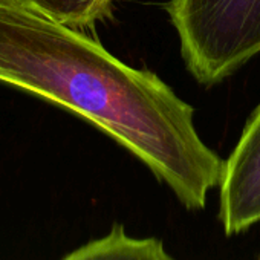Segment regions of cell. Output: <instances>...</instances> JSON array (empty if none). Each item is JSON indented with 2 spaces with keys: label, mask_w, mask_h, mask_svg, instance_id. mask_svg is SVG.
Here are the masks:
<instances>
[{
  "label": "cell",
  "mask_w": 260,
  "mask_h": 260,
  "mask_svg": "<svg viewBox=\"0 0 260 260\" xmlns=\"http://www.w3.org/2000/svg\"><path fill=\"white\" fill-rule=\"evenodd\" d=\"M0 81L98 127L187 210H202L219 187L223 159L202 141L193 106L80 29L0 2Z\"/></svg>",
  "instance_id": "obj_1"
},
{
  "label": "cell",
  "mask_w": 260,
  "mask_h": 260,
  "mask_svg": "<svg viewBox=\"0 0 260 260\" xmlns=\"http://www.w3.org/2000/svg\"><path fill=\"white\" fill-rule=\"evenodd\" d=\"M164 10L188 72L207 87L260 54V0H170Z\"/></svg>",
  "instance_id": "obj_2"
},
{
  "label": "cell",
  "mask_w": 260,
  "mask_h": 260,
  "mask_svg": "<svg viewBox=\"0 0 260 260\" xmlns=\"http://www.w3.org/2000/svg\"><path fill=\"white\" fill-rule=\"evenodd\" d=\"M217 188V217L226 236L245 233L260 223V104L223 161Z\"/></svg>",
  "instance_id": "obj_3"
},
{
  "label": "cell",
  "mask_w": 260,
  "mask_h": 260,
  "mask_svg": "<svg viewBox=\"0 0 260 260\" xmlns=\"http://www.w3.org/2000/svg\"><path fill=\"white\" fill-rule=\"evenodd\" d=\"M60 260H175L162 240L156 237H134L122 225L71 251Z\"/></svg>",
  "instance_id": "obj_4"
},
{
  "label": "cell",
  "mask_w": 260,
  "mask_h": 260,
  "mask_svg": "<svg viewBox=\"0 0 260 260\" xmlns=\"http://www.w3.org/2000/svg\"><path fill=\"white\" fill-rule=\"evenodd\" d=\"M74 29L92 28L110 16L115 0H0Z\"/></svg>",
  "instance_id": "obj_5"
},
{
  "label": "cell",
  "mask_w": 260,
  "mask_h": 260,
  "mask_svg": "<svg viewBox=\"0 0 260 260\" xmlns=\"http://www.w3.org/2000/svg\"><path fill=\"white\" fill-rule=\"evenodd\" d=\"M257 260H260V257H258V258H257Z\"/></svg>",
  "instance_id": "obj_6"
}]
</instances>
